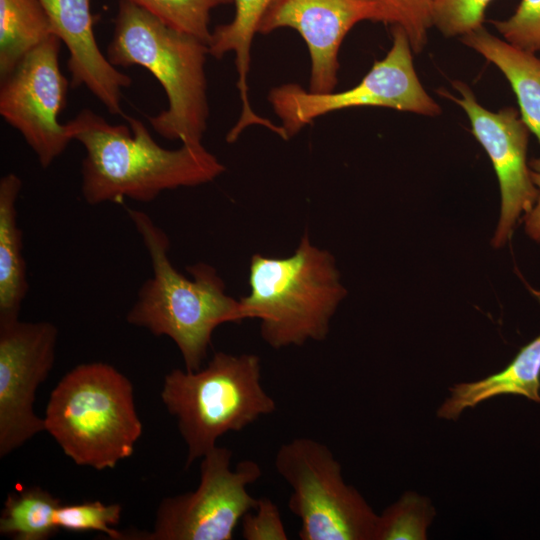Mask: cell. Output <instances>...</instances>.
I'll use <instances>...</instances> for the list:
<instances>
[{"label": "cell", "mask_w": 540, "mask_h": 540, "mask_svg": "<svg viewBox=\"0 0 540 540\" xmlns=\"http://www.w3.org/2000/svg\"><path fill=\"white\" fill-rule=\"evenodd\" d=\"M129 127L111 124L89 108L65 123L72 140L85 149L81 194L92 206L131 199L155 200L163 191L209 183L225 166L202 143H181L166 149L140 120Z\"/></svg>", "instance_id": "6da1fadb"}, {"label": "cell", "mask_w": 540, "mask_h": 540, "mask_svg": "<svg viewBox=\"0 0 540 540\" xmlns=\"http://www.w3.org/2000/svg\"><path fill=\"white\" fill-rule=\"evenodd\" d=\"M151 260L152 276L144 281L126 321L154 336H167L177 346L186 370H198L207 358L214 330L243 321L240 301L209 264L187 268V278L172 265L166 232L141 210L127 209Z\"/></svg>", "instance_id": "7a4b0ae2"}, {"label": "cell", "mask_w": 540, "mask_h": 540, "mask_svg": "<svg viewBox=\"0 0 540 540\" xmlns=\"http://www.w3.org/2000/svg\"><path fill=\"white\" fill-rule=\"evenodd\" d=\"M207 55L205 42L166 25L128 0L119 1L106 56L115 67L138 65L158 80L168 107L147 119L161 137L202 143L209 118Z\"/></svg>", "instance_id": "3957f363"}, {"label": "cell", "mask_w": 540, "mask_h": 540, "mask_svg": "<svg viewBox=\"0 0 540 540\" xmlns=\"http://www.w3.org/2000/svg\"><path fill=\"white\" fill-rule=\"evenodd\" d=\"M248 280L242 317L258 319L262 339L275 349L324 340L346 296L333 255L314 246L307 232L289 257L254 254Z\"/></svg>", "instance_id": "277c9868"}, {"label": "cell", "mask_w": 540, "mask_h": 540, "mask_svg": "<svg viewBox=\"0 0 540 540\" xmlns=\"http://www.w3.org/2000/svg\"><path fill=\"white\" fill-rule=\"evenodd\" d=\"M43 419L66 456L99 471L131 457L142 434L131 381L104 362L69 370L51 391Z\"/></svg>", "instance_id": "5b68a950"}, {"label": "cell", "mask_w": 540, "mask_h": 540, "mask_svg": "<svg viewBox=\"0 0 540 540\" xmlns=\"http://www.w3.org/2000/svg\"><path fill=\"white\" fill-rule=\"evenodd\" d=\"M160 395L186 444V468L224 434L239 432L276 410L261 382L259 357L247 353L219 351L198 370L173 369L165 375Z\"/></svg>", "instance_id": "8992f818"}, {"label": "cell", "mask_w": 540, "mask_h": 540, "mask_svg": "<svg viewBox=\"0 0 540 540\" xmlns=\"http://www.w3.org/2000/svg\"><path fill=\"white\" fill-rule=\"evenodd\" d=\"M274 466L291 489L288 507L301 522V540H374L378 515L345 483L327 445L293 438L279 447Z\"/></svg>", "instance_id": "52a82bcc"}, {"label": "cell", "mask_w": 540, "mask_h": 540, "mask_svg": "<svg viewBox=\"0 0 540 540\" xmlns=\"http://www.w3.org/2000/svg\"><path fill=\"white\" fill-rule=\"evenodd\" d=\"M413 49L406 32L392 28V46L362 80L341 92L317 93L296 83L270 90L268 101L280 119L287 140L315 119L354 107H385L424 116H438L440 105L422 86L413 64Z\"/></svg>", "instance_id": "ba28073f"}, {"label": "cell", "mask_w": 540, "mask_h": 540, "mask_svg": "<svg viewBox=\"0 0 540 540\" xmlns=\"http://www.w3.org/2000/svg\"><path fill=\"white\" fill-rule=\"evenodd\" d=\"M232 451L215 446L201 458L194 491L165 497L153 529L131 534L142 540H231L243 516L258 502L248 491L262 475L260 465L243 460L232 467Z\"/></svg>", "instance_id": "9c48e42d"}, {"label": "cell", "mask_w": 540, "mask_h": 540, "mask_svg": "<svg viewBox=\"0 0 540 540\" xmlns=\"http://www.w3.org/2000/svg\"><path fill=\"white\" fill-rule=\"evenodd\" d=\"M61 44L51 34L1 78L0 115L22 135L42 168H48L72 141L65 124L58 121L70 85L59 65Z\"/></svg>", "instance_id": "30bf717a"}, {"label": "cell", "mask_w": 540, "mask_h": 540, "mask_svg": "<svg viewBox=\"0 0 540 540\" xmlns=\"http://www.w3.org/2000/svg\"><path fill=\"white\" fill-rule=\"evenodd\" d=\"M57 338V327L48 321L0 322L1 458L45 431L33 403L37 388L53 368Z\"/></svg>", "instance_id": "8fae6325"}, {"label": "cell", "mask_w": 540, "mask_h": 540, "mask_svg": "<svg viewBox=\"0 0 540 540\" xmlns=\"http://www.w3.org/2000/svg\"><path fill=\"white\" fill-rule=\"evenodd\" d=\"M453 87L460 98L442 90L439 93L465 111L472 134L488 154L499 181L501 212L492 240L498 248L510 238L520 215L533 209L539 195L527 165L530 131L515 107L492 112L478 103L464 82L454 81Z\"/></svg>", "instance_id": "7c38bea8"}, {"label": "cell", "mask_w": 540, "mask_h": 540, "mask_svg": "<svg viewBox=\"0 0 540 540\" xmlns=\"http://www.w3.org/2000/svg\"><path fill=\"white\" fill-rule=\"evenodd\" d=\"M362 21L387 24L384 11L374 0H275L261 21L259 33L296 30L310 55L309 90L326 93L334 91L337 84L340 46Z\"/></svg>", "instance_id": "4fadbf2b"}, {"label": "cell", "mask_w": 540, "mask_h": 540, "mask_svg": "<svg viewBox=\"0 0 540 540\" xmlns=\"http://www.w3.org/2000/svg\"><path fill=\"white\" fill-rule=\"evenodd\" d=\"M52 33L68 49L71 86H85L113 115H122V90L132 84L129 75L112 65L98 47L90 0H39Z\"/></svg>", "instance_id": "5bb4252c"}, {"label": "cell", "mask_w": 540, "mask_h": 540, "mask_svg": "<svg viewBox=\"0 0 540 540\" xmlns=\"http://www.w3.org/2000/svg\"><path fill=\"white\" fill-rule=\"evenodd\" d=\"M275 0H233L235 7L233 19L212 31L208 44L209 55L222 59L227 53L235 55V67L238 75L236 86L242 102V110L235 125L228 131L226 141L235 142L241 133L251 125L263 126L286 139L280 125L259 116L254 112L248 97V73L253 39L259 33L261 21Z\"/></svg>", "instance_id": "9a60e30c"}, {"label": "cell", "mask_w": 540, "mask_h": 540, "mask_svg": "<svg viewBox=\"0 0 540 540\" xmlns=\"http://www.w3.org/2000/svg\"><path fill=\"white\" fill-rule=\"evenodd\" d=\"M461 42L493 63L509 81L520 116L540 144V59L490 33L483 26L462 36ZM540 172V157L530 162Z\"/></svg>", "instance_id": "2e32d148"}, {"label": "cell", "mask_w": 540, "mask_h": 540, "mask_svg": "<svg viewBox=\"0 0 540 540\" xmlns=\"http://www.w3.org/2000/svg\"><path fill=\"white\" fill-rule=\"evenodd\" d=\"M449 390L451 396L437 412L447 420H456L465 409L499 395H521L540 403V335L523 346L502 371Z\"/></svg>", "instance_id": "e0dca14e"}, {"label": "cell", "mask_w": 540, "mask_h": 540, "mask_svg": "<svg viewBox=\"0 0 540 540\" xmlns=\"http://www.w3.org/2000/svg\"><path fill=\"white\" fill-rule=\"evenodd\" d=\"M22 180L15 173L0 179V322L19 319L28 293L22 231L17 222L16 202Z\"/></svg>", "instance_id": "ac0fdd59"}, {"label": "cell", "mask_w": 540, "mask_h": 540, "mask_svg": "<svg viewBox=\"0 0 540 540\" xmlns=\"http://www.w3.org/2000/svg\"><path fill=\"white\" fill-rule=\"evenodd\" d=\"M51 34L39 0H0V79Z\"/></svg>", "instance_id": "d6986e66"}, {"label": "cell", "mask_w": 540, "mask_h": 540, "mask_svg": "<svg viewBox=\"0 0 540 540\" xmlns=\"http://www.w3.org/2000/svg\"><path fill=\"white\" fill-rule=\"evenodd\" d=\"M61 500L40 486L10 493L0 516V534L16 540H46L58 532L54 513Z\"/></svg>", "instance_id": "ffe728a7"}, {"label": "cell", "mask_w": 540, "mask_h": 540, "mask_svg": "<svg viewBox=\"0 0 540 540\" xmlns=\"http://www.w3.org/2000/svg\"><path fill=\"white\" fill-rule=\"evenodd\" d=\"M434 515L428 498L406 492L378 515L374 540H424Z\"/></svg>", "instance_id": "44dd1931"}, {"label": "cell", "mask_w": 540, "mask_h": 540, "mask_svg": "<svg viewBox=\"0 0 540 540\" xmlns=\"http://www.w3.org/2000/svg\"><path fill=\"white\" fill-rule=\"evenodd\" d=\"M150 12L166 25L209 44L212 9L233 0H128Z\"/></svg>", "instance_id": "7402d4cb"}, {"label": "cell", "mask_w": 540, "mask_h": 540, "mask_svg": "<svg viewBox=\"0 0 540 540\" xmlns=\"http://www.w3.org/2000/svg\"><path fill=\"white\" fill-rule=\"evenodd\" d=\"M122 507L118 503L104 504L89 501L61 504L54 513V524L58 529L72 532L98 531L113 540L125 539V534L113 526L120 522Z\"/></svg>", "instance_id": "603a6c76"}, {"label": "cell", "mask_w": 540, "mask_h": 540, "mask_svg": "<svg viewBox=\"0 0 540 540\" xmlns=\"http://www.w3.org/2000/svg\"><path fill=\"white\" fill-rule=\"evenodd\" d=\"M384 11L387 24L401 27L407 34L413 52L419 53L428 40L432 26L434 0H374Z\"/></svg>", "instance_id": "cb8c5ba5"}, {"label": "cell", "mask_w": 540, "mask_h": 540, "mask_svg": "<svg viewBox=\"0 0 540 540\" xmlns=\"http://www.w3.org/2000/svg\"><path fill=\"white\" fill-rule=\"evenodd\" d=\"M492 0H434L432 26L445 37H462L483 26Z\"/></svg>", "instance_id": "d4e9b609"}, {"label": "cell", "mask_w": 540, "mask_h": 540, "mask_svg": "<svg viewBox=\"0 0 540 540\" xmlns=\"http://www.w3.org/2000/svg\"><path fill=\"white\" fill-rule=\"evenodd\" d=\"M491 23L508 43L531 53L540 51V0H521L510 17Z\"/></svg>", "instance_id": "484cf974"}, {"label": "cell", "mask_w": 540, "mask_h": 540, "mask_svg": "<svg viewBox=\"0 0 540 540\" xmlns=\"http://www.w3.org/2000/svg\"><path fill=\"white\" fill-rule=\"evenodd\" d=\"M246 540H287L288 535L278 506L269 498L258 499L257 505L241 520Z\"/></svg>", "instance_id": "4316f807"}, {"label": "cell", "mask_w": 540, "mask_h": 540, "mask_svg": "<svg viewBox=\"0 0 540 540\" xmlns=\"http://www.w3.org/2000/svg\"><path fill=\"white\" fill-rule=\"evenodd\" d=\"M530 175L539 195L533 209L525 215L526 232L532 239L540 242V172L531 170Z\"/></svg>", "instance_id": "83f0119b"}]
</instances>
